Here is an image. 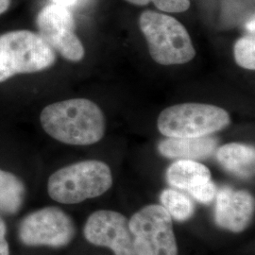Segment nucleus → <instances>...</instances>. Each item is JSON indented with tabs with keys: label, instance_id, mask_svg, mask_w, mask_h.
Instances as JSON below:
<instances>
[{
	"label": "nucleus",
	"instance_id": "obj_20",
	"mask_svg": "<svg viewBox=\"0 0 255 255\" xmlns=\"http://www.w3.org/2000/svg\"><path fill=\"white\" fill-rule=\"evenodd\" d=\"M9 5H10V0H0V15L8 10Z\"/></svg>",
	"mask_w": 255,
	"mask_h": 255
},
{
	"label": "nucleus",
	"instance_id": "obj_21",
	"mask_svg": "<svg viewBox=\"0 0 255 255\" xmlns=\"http://www.w3.org/2000/svg\"><path fill=\"white\" fill-rule=\"evenodd\" d=\"M55 4H59V5H63L65 7H69L74 5L78 0H53Z\"/></svg>",
	"mask_w": 255,
	"mask_h": 255
},
{
	"label": "nucleus",
	"instance_id": "obj_1",
	"mask_svg": "<svg viewBox=\"0 0 255 255\" xmlns=\"http://www.w3.org/2000/svg\"><path fill=\"white\" fill-rule=\"evenodd\" d=\"M40 122L55 140L72 146H89L104 136L106 119L94 101L73 99L49 104L42 111Z\"/></svg>",
	"mask_w": 255,
	"mask_h": 255
},
{
	"label": "nucleus",
	"instance_id": "obj_22",
	"mask_svg": "<svg viewBox=\"0 0 255 255\" xmlns=\"http://www.w3.org/2000/svg\"><path fill=\"white\" fill-rule=\"evenodd\" d=\"M249 29H250L251 31L253 30V32H255V19H253V21L250 22V24H249Z\"/></svg>",
	"mask_w": 255,
	"mask_h": 255
},
{
	"label": "nucleus",
	"instance_id": "obj_11",
	"mask_svg": "<svg viewBox=\"0 0 255 255\" xmlns=\"http://www.w3.org/2000/svg\"><path fill=\"white\" fill-rule=\"evenodd\" d=\"M219 141L217 138L206 136L196 138H167L160 143V153L171 159L204 160L214 154Z\"/></svg>",
	"mask_w": 255,
	"mask_h": 255
},
{
	"label": "nucleus",
	"instance_id": "obj_4",
	"mask_svg": "<svg viewBox=\"0 0 255 255\" xmlns=\"http://www.w3.org/2000/svg\"><path fill=\"white\" fill-rule=\"evenodd\" d=\"M55 62L54 50L38 33L19 29L0 36V83L20 74L43 71Z\"/></svg>",
	"mask_w": 255,
	"mask_h": 255
},
{
	"label": "nucleus",
	"instance_id": "obj_3",
	"mask_svg": "<svg viewBox=\"0 0 255 255\" xmlns=\"http://www.w3.org/2000/svg\"><path fill=\"white\" fill-rule=\"evenodd\" d=\"M139 26L146 37L149 54L157 64H183L195 58L191 37L177 19L146 10L140 15Z\"/></svg>",
	"mask_w": 255,
	"mask_h": 255
},
{
	"label": "nucleus",
	"instance_id": "obj_6",
	"mask_svg": "<svg viewBox=\"0 0 255 255\" xmlns=\"http://www.w3.org/2000/svg\"><path fill=\"white\" fill-rule=\"evenodd\" d=\"M138 255H178L172 218L162 205L151 204L128 221Z\"/></svg>",
	"mask_w": 255,
	"mask_h": 255
},
{
	"label": "nucleus",
	"instance_id": "obj_12",
	"mask_svg": "<svg viewBox=\"0 0 255 255\" xmlns=\"http://www.w3.org/2000/svg\"><path fill=\"white\" fill-rule=\"evenodd\" d=\"M217 159L227 171L242 178L255 173V147L240 143H229L219 147Z\"/></svg>",
	"mask_w": 255,
	"mask_h": 255
},
{
	"label": "nucleus",
	"instance_id": "obj_17",
	"mask_svg": "<svg viewBox=\"0 0 255 255\" xmlns=\"http://www.w3.org/2000/svg\"><path fill=\"white\" fill-rule=\"evenodd\" d=\"M135 6H146L152 2L155 7L165 12H182L189 9L190 0H126Z\"/></svg>",
	"mask_w": 255,
	"mask_h": 255
},
{
	"label": "nucleus",
	"instance_id": "obj_5",
	"mask_svg": "<svg viewBox=\"0 0 255 255\" xmlns=\"http://www.w3.org/2000/svg\"><path fill=\"white\" fill-rule=\"evenodd\" d=\"M226 110L205 103H182L164 109L159 116V131L169 138L206 136L228 127Z\"/></svg>",
	"mask_w": 255,
	"mask_h": 255
},
{
	"label": "nucleus",
	"instance_id": "obj_18",
	"mask_svg": "<svg viewBox=\"0 0 255 255\" xmlns=\"http://www.w3.org/2000/svg\"><path fill=\"white\" fill-rule=\"evenodd\" d=\"M217 192H218L217 186L211 180L209 182H205L200 186L192 189L191 191L188 193L194 199L200 201L201 203L209 204L216 198Z\"/></svg>",
	"mask_w": 255,
	"mask_h": 255
},
{
	"label": "nucleus",
	"instance_id": "obj_9",
	"mask_svg": "<svg viewBox=\"0 0 255 255\" xmlns=\"http://www.w3.org/2000/svg\"><path fill=\"white\" fill-rule=\"evenodd\" d=\"M83 235L95 246L111 249L115 255H137L127 218L111 210H99L88 218Z\"/></svg>",
	"mask_w": 255,
	"mask_h": 255
},
{
	"label": "nucleus",
	"instance_id": "obj_8",
	"mask_svg": "<svg viewBox=\"0 0 255 255\" xmlns=\"http://www.w3.org/2000/svg\"><path fill=\"white\" fill-rule=\"evenodd\" d=\"M36 24L38 34L54 51L70 62L82 61L84 46L75 33L76 23L68 7L55 3L47 5L39 12Z\"/></svg>",
	"mask_w": 255,
	"mask_h": 255
},
{
	"label": "nucleus",
	"instance_id": "obj_7",
	"mask_svg": "<svg viewBox=\"0 0 255 255\" xmlns=\"http://www.w3.org/2000/svg\"><path fill=\"white\" fill-rule=\"evenodd\" d=\"M75 235L72 219L53 206L33 211L19 223V240L27 247L63 248L71 243Z\"/></svg>",
	"mask_w": 255,
	"mask_h": 255
},
{
	"label": "nucleus",
	"instance_id": "obj_10",
	"mask_svg": "<svg viewBox=\"0 0 255 255\" xmlns=\"http://www.w3.org/2000/svg\"><path fill=\"white\" fill-rule=\"evenodd\" d=\"M215 219L221 228L240 233L250 225L255 213V199L244 190L223 187L216 195Z\"/></svg>",
	"mask_w": 255,
	"mask_h": 255
},
{
	"label": "nucleus",
	"instance_id": "obj_2",
	"mask_svg": "<svg viewBox=\"0 0 255 255\" xmlns=\"http://www.w3.org/2000/svg\"><path fill=\"white\" fill-rule=\"evenodd\" d=\"M112 184L113 175L108 164L87 160L66 165L52 174L47 182V193L57 202L76 204L100 197Z\"/></svg>",
	"mask_w": 255,
	"mask_h": 255
},
{
	"label": "nucleus",
	"instance_id": "obj_13",
	"mask_svg": "<svg viewBox=\"0 0 255 255\" xmlns=\"http://www.w3.org/2000/svg\"><path fill=\"white\" fill-rule=\"evenodd\" d=\"M166 177L170 185L189 192L211 181V172L207 166L196 161L179 160L168 167Z\"/></svg>",
	"mask_w": 255,
	"mask_h": 255
},
{
	"label": "nucleus",
	"instance_id": "obj_19",
	"mask_svg": "<svg viewBox=\"0 0 255 255\" xmlns=\"http://www.w3.org/2000/svg\"><path fill=\"white\" fill-rule=\"evenodd\" d=\"M7 225L0 217V255H9V242L7 240Z\"/></svg>",
	"mask_w": 255,
	"mask_h": 255
},
{
	"label": "nucleus",
	"instance_id": "obj_14",
	"mask_svg": "<svg viewBox=\"0 0 255 255\" xmlns=\"http://www.w3.org/2000/svg\"><path fill=\"white\" fill-rule=\"evenodd\" d=\"M26 185L15 174L0 168V213L16 215L24 205Z\"/></svg>",
	"mask_w": 255,
	"mask_h": 255
},
{
	"label": "nucleus",
	"instance_id": "obj_15",
	"mask_svg": "<svg viewBox=\"0 0 255 255\" xmlns=\"http://www.w3.org/2000/svg\"><path fill=\"white\" fill-rule=\"evenodd\" d=\"M160 201L170 217L178 221L190 219L195 212L193 201L187 196L174 189H164L161 193Z\"/></svg>",
	"mask_w": 255,
	"mask_h": 255
},
{
	"label": "nucleus",
	"instance_id": "obj_16",
	"mask_svg": "<svg viewBox=\"0 0 255 255\" xmlns=\"http://www.w3.org/2000/svg\"><path fill=\"white\" fill-rule=\"evenodd\" d=\"M237 64L249 70L255 69V40L254 36H245L237 40L235 45Z\"/></svg>",
	"mask_w": 255,
	"mask_h": 255
}]
</instances>
